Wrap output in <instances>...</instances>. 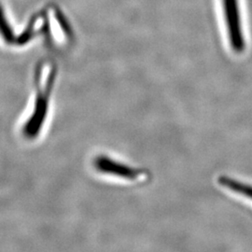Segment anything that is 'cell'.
Masks as SVG:
<instances>
[{"instance_id": "1", "label": "cell", "mask_w": 252, "mask_h": 252, "mask_svg": "<svg viewBox=\"0 0 252 252\" xmlns=\"http://www.w3.org/2000/svg\"><path fill=\"white\" fill-rule=\"evenodd\" d=\"M223 16L230 46L236 54L243 53L246 48L242 20L238 0H221Z\"/></svg>"}, {"instance_id": "2", "label": "cell", "mask_w": 252, "mask_h": 252, "mask_svg": "<svg viewBox=\"0 0 252 252\" xmlns=\"http://www.w3.org/2000/svg\"><path fill=\"white\" fill-rule=\"evenodd\" d=\"M53 84L54 83L47 85L44 92L39 91L37 94L34 112L31 115L30 119L27 121L26 126L24 128L25 135L29 138H33L37 135L45 122L46 116L48 113V107H49V97H50V93L52 91Z\"/></svg>"}, {"instance_id": "3", "label": "cell", "mask_w": 252, "mask_h": 252, "mask_svg": "<svg viewBox=\"0 0 252 252\" xmlns=\"http://www.w3.org/2000/svg\"><path fill=\"white\" fill-rule=\"evenodd\" d=\"M94 165L98 171L114 175L126 180H136L142 174L140 170L132 168L123 163H119L105 156L97 157L95 159Z\"/></svg>"}, {"instance_id": "4", "label": "cell", "mask_w": 252, "mask_h": 252, "mask_svg": "<svg viewBox=\"0 0 252 252\" xmlns=\"http://www.w3.org/2000/svg\"><path fill=\"white\" fill-rule=\"evenodd\" d=\"M219 181L220 185H222L227 189L233 190L234 192L239 193L248 198L252 199V186L247 185L237 180H232L228 177H220Z\"/></svg>"}, {"instance_id": "5", "label": "cell", "mask_w": 252, "mask_h": 252, "mask_svg": "<svg viewBox=\"0 0 252 252\" xmlns=\"http://www.w3.org/2000/svg\"><path fill=\"white\" fill-rule=\"evenodd\" d=\"M0 34H1L2 37L5 39V41L8 42V43H12V42L16 41L15 36L13 34V31L9 27V25L7 22V19L4 15L3 9L1 7H0Z\"/></svg>"}]
</instances>
